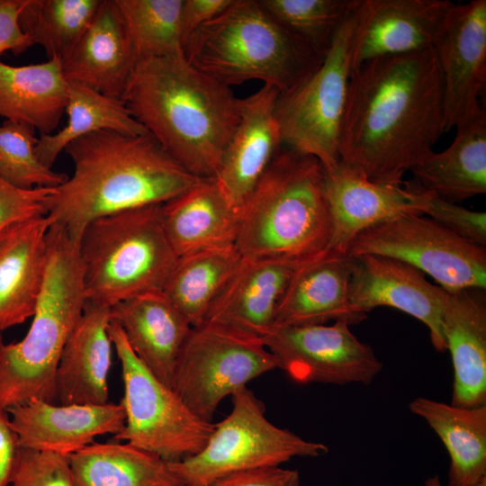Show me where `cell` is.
I'll return each instance as SVG.
<instances>
[{"mask_svg": "<svg viewBox=\"0 0 486 486\" xmlns=\"http://www.w3.org/2000/svg\"><path fill=\"white\" fill-rule=\"evenodd\" d=\"M446 132L443 77L433 48L370 59L351 72L340 162L400 185Z\"/></svg>", "mask_w": 486, "mask_h": 486, "instance_id": "obj_1", "label": "cell"}, {"mask_svg": "<svg viewBox=\"0 0 486 486\" xmlns=\"http://www.w3.org/2000/svg\"><path fill=\"white\" fill-rule=\"evenodd\" d=\"M73 173L47 200L51 223L77 238L97 218L164 204L197 183L148 132L100 130L68 143Z\"/></svg>", "mask_w": 486, "mask_h": 486, "instance_id": "obj_2", "label": "cell"}, {"mask_svg": "<svg viewBox=\"0 0 486 486\" xmlns=\"http://www.w3.org/2000/svg\"><path fill=\"white\" fill-rule=\"evenodd\" d=\"M186 171L213 177L239 120V99L184 57L138 61L122 97Z\"/></svg>", "mask_w": 486, "mask_h": 486, "instance_id": "obj_3", "label": "cell"}, {"mask_svg": "<svg viewBox=\"0 0 486 486\" xmlns=\"http://www.w3.org/2000/svg\"><path fill=\"white\" fill-rule=\"evenodd\" d=\"M331 236L322 164L282 148L239 210L236 248L245 258L303 263L323 253Z\"/></svg>", "mask_w": 486, "mask_h": 486, "instance_id": "obj_4", "label": "cell"}, {"mask_svg": "<svg viewBox=\"0 0 486 486\" xmlns=\"http://www.w3.org/2000/svg\"><path fill=\"white\" fill-rule=\"evenodd\" d=\"M78 238L51 223L43 285L26 335L15 343L0 338V407L32 399L56 400V371L63 348L86 303Z\"/></svg>", "mask_w": 486, "mask_h": 486, "instance_id": "obj_5", "label": "cell"}, {"mask_svg": "<svg viewBox=\"0 0 486 486\" xmlns=\"http://www.w3.org/2000/svg\"><path fill=\"white\" fill-rule=\"evenodd\" d=\"M183 52L191 65L227 86L260 80L280 94L301 84L325 58L256 0H234L186 39Z\"/></svg>", "mask_w": 486, "mask_h": 486, "instance_id": "obj_6", "label": "cell"}, {"mask_svg": "<svg viewBox=\"0 0 486 486\" xmlns=\"http://www.w3.org/2000/svg\"><path fill=\"white\" fill-rule=\"evenodd\" d=\"M161 207L126 210L85 226L78 252L86 301L112 308L163 291L178 256L166 235Z\"/></svg>", "mask_w": 486, "mask_h": 486, "instance_id": "obj_7", "label": "cell"}, {"mask_svg": "<svg viewBox=\"0 0 486 486\" xmlns=\"http://www.w3.org/2000/svg\"><path fill=\"white\" fill-rule=\"evenodd\" d=\"M232 410L193 456L168 462L184 486H211L233 473L278 466L296 456L326 454V445L281 428L266 417L264 404L247 389L232 396Z\"/></svg>", "mask_w": 486, "mask_h": 486, "instance_id": "obj_8", "label": "cell"}, {"mask_svg": "<svg viewBox=\"0 0 486 486\" xmlns=\"http://www.w3.org/2000/svg\"><path fill=\"white\" fill-rule=\"evenodd\" d=\"M108 332L122 366L124 427L113 437L177 462L205 446L215 424L194 413L174 389L159 381L138 358L121 327L110 320Z\"/></svg>", "mask_w": 486, "mask_h": 486, "instance_id": "obj_9", "label": "cell"}, {"mask_svg": "<svg viewBox=\"0 0 486 486\" xmlns=\"http://www.w3.org/2000/svg\"><path fill=\"white\" fill-rule=\"evenodd\" d=\"M354 24L352 14L321 65L301 84L279 94L275 104L283 144L316 158L326 171L340 162V132L352 72Z\"/></svg>", "mask_w": 486, "mask_h": 486, "instance_id": "obj_10", "label": "cell"}, {"mask_svg": "<svg viewBox=\"0 0 486 486\" xmlns=\"http://www.w3.org/2000/svg\"><path fill=\"white\" fill-rule=\"evenodd\" d=\"M275 368L261 338L203 322L192 328L180 352L173 389L194 413L212 422L224 398Z\"/></svg>", "mask_w": 486, "mask_h": 486, "instance_id": "obj_11", "label": "cell"}, {"mask_svg": "<svg viewBox=\"0 0 486 486\" xmlns=\"http://www.w3.org/2000/svg\"><path fill=\"white\" fill-rule=\"evenodd\" d=\"M350 256L392 257L429 274L447 292L486 288V250L453 234L428 217L400 215L360 232Z\"/></svg>", "mask_w": 486, "mask_h": 486, "instance_id": "obj_12", "label": "cell"}, {"mask_svg": "<svg viewBox=\"0 0 486 486\" xmlns=\"http://www.w3.org/2000/svg\"><path fill=\"white\" fill-rule=\"evenodd\" d=\"M349 326L338 320L331 325L276 327L262 340L276 368L296 382L368 385L382 370V363Z\"/></svg>", "mask_w": 486, "mask_h": 486, "instance_id": "obj_13", "label": "cell"}, {"mask_svg": "<svg viewBox=\"0 0 486 486\" xmlns=\"http://www.w3.org/2000/svg\"><path fill=\"white\" fill-rule=\"evenodd\" d=\"M353 258L348 302L357 320L361 322L380 306L400 310L425 324L434 348L446 352L443 315L447 291L433 285L422 272L402 261L377 255Z\"/></svg>", "mask_w": 486, "mask_h": 486, "instance_id": "obj_14", "label": "cell"}, {"mask_svg": "<svg viewBox=\"0 0 486 486\" xmlns=\"http://www.w3.org/2000/svg\"><path fill=\"white\" fill-rule=\"evenodd\" d=\"M444 86L446 132L483 106L486 83V1L454 4L434 42Z\"/></svg>", "mask_w": 486, "mask_h": 486, "instance_id": "obj_15", "label": "cell"}, {"mask_svg": "<svg viewBox=\"0 0 486 486\" xmlns=\"http://www.w3.org/2000/svg\"><path fill=\"white\" fill-rule=\"evenodd\" d=\"M325 194L332 220L326 250L346 254L363 230L400 215H424L432 193L419 185L377 184L339 162L325 170Z\"/></svg>", "mask_w": 486, "mask_h": 486, "instance_id": "obj_16", "label": "cell"}, {"mask_svg": "<svg viewBox=\"0 0 486 486\" xmlns=\"http://www.w3.org/2000/svg\"><path fill=\"white\" fill-rule=\"evenodd\" d=\"M454 5L449 0H358L352 70L373 58L433 48Z\"/></svg>", "mask_w": 486, "mask_h": 486, "instance_id": "obj_17", "label": "cell"}, {"mask_svg": "<svg viewBox=\"0 0 486 486\" xmlns=\"http://www.w3.org/2000/svg\"><path fill=\"white\" fill-rule=\"evenodd\" d=\"M280 92L264 85L239 99V120L213 176L220 190L238 211L272 160L283 140L275 116Z\"/></svg>", "mask_w": 486, "mask_h": 486, "instance_id": "obj_18", "label": "cell"}, {"mask_svg": "<svg viewBox=\"0 0 486 486\" xmlns=\"http://www.w3.org/2000/svg\"><path fill=\"white\" fill-rule=\"evenodd\" d=\"M6 410L22 448L67 456L99 436H114L125 423L121 403L56 405L32 399Z\"/></svg>", "mask_w": 486, "mask_h": 486, "instance_id": "obj_19", "label": "cell"}, {"mask_svg": "<svg viewBox=\"0 0 486 486\" xmlns=\"http://www.w3.org/2000/svg\"><path fill=\"white\" fill-rule=\"evenodd\" d=\"M302 264L242 257L203 322L262 339L273 328L280 300Z\"/></svg>", "mask_w": 486, "mask_h": 486, "instance_id": "obj_20", "label": "cell"}, {"mask_svg": "<svg viewBox=\"0 0 486 486\" xmlns=\"http://www.w3.org/2000/svg\"><path fill=\"white\" fill-rule=\"evenodd\" d=\"M60 61L67 81L122 97L137 58L115 0H101L91 23Z\"/></svg>", "mask_w": 486, "mask_h": 486, "instance_id": "obj_21", "label": "cell"}, {"mask_svg": "<svg viewBox=\"0 0 486 486\" xmlns=\"http://www.w3.org/2000/svg\"><path fill=\"white\" fill-rule=\"evenodd\" d=\"M50 224L41 215L0 233V331L33 315L45 278Z\"/></svg>", "mask_w": 486, "mask_h": 486, "instance_id": "obj_22", "label": "cell"}, {"mask_svg": "<svg viewBox=\"0 0 486 486\" xmlns=\"http://www.w3.org/2000/svg\"><path fill=\"white\" fill-rule=\"evenodd\" d=\"M111 308L86 301L56 371L60 404H105L112 343L108 332Z\"/></svg>", "mask_w": 486, "mask_h": 486, "instance_id": "obj_23", "label": "cell"}, {"mask_svg": "<svg viewBox=\"0 0 486 486\" xmlns=\"http://www.w3.org/2000/svg\"><path fill=\"white\" fill-rule=\"evenodd\" d=\"M353 265V256L329 250L302 263L280 300L273 328L338 320L359 323L348 302Z\"/></svg>", "mask_w": 486, "mask_h": 486, "instance_id": "obj_24", "label": "cell"}, {"mask_svg": "<svg viewBox=\"0 0 486 486\" xmlns=\"http://www.w3.org/2000/svg\"><path fill=\"white\" fill-rule=\"evenodd\" d=\"M111 320L145 366L173 389L176 363L193 327L163 292L118 302L111 308Z\"/></svg>", "mask_w": 486, "mask_h": 486, "instance_id": "obj_25", "label": "cell"}, {"mask_svg": "<svg viewBox=\"0 0 486 486\" xmlns=\"http://www.w3.org/2000/svg\"><path fill=\"white\" fill-rule=\"evenodd\" d=\"M443 333L454 370L451 404L464 408L485 406V289L447 292Z\"/></svg>", "mask_w": 486, "mask_h": 486, "instance_id": "obj_26", "label": "cell"}, {"mask_svg": "<svg viewBox=\"0 0 486 486\" xmlns=\"http://www.w3.org/2000/svg\"><path fill=\"white\" fill-rule=\"evenodd\" d=\"M161 212L166 235L178 257L236 243L239 212L214 177L201 178L162 204Z\"/></svg>", "mask_w": 486, "mask_h": 486, "instance_id": "obj_27", "label": "cell"}, {"mask_svg": "<svg viewBox=\"0 0 486 486\" xmlns=\"http://www.w3.org/2000/svg\"><path fill=\"white\" fill-rule=\"evenodd\" d=\"M455 128L445 150L433 151L410 170L422 189L454 203L486 193L485 108Z\"/></svg>", "mask_w": 486, "mask_h": 486, "instance_id": "obj_28", "label": "cell"}, {"mask_svg": "<svg viewBox=\"0 0 486 486\" xmlns=\"http://www.w3.org/2000/svg\"><path fill=\"white\" fill-rule=\"evenodd\" d=\"M68 101L61 61L13 66L0 60V116L25 123L40 134L59 124Z\"/></svg>", "mask_w": 486, "mask_h": 486, "instance_id": "obj_29", "label": "cell"}, {"mask_svg": "<svg viewBox=\"0 0 486 486\" xmlns=\"http://www.w3.org/2000/svg\"><path fill=\"white\" fill-rule=\"evenodd\" d=\"M409 407L445 445L448 486H469L486 477V405L464 408L418 397Z\"/></svg>", "mask_w": 486, "mask_h": 486, "instance_id": "obj_30", "label": "cell"}, {"mask_svg": "<svg viewBox=\"0 0 486 486\" xmlns=\"http://www.w3.org/2000/svg\"><path fill=\"white\" fill-rule=\"evenodd\" d=\"M68 462L76 486H184L168 462L128 443H96Z\"/></svg>", "mask_w": 486, "mask_h": 486, "instance_id": "obj_31", "label": "cell"}, {"mask_svg": "<svg viewBox=\"0 0 486 486\" xmlns=\"http://www.w3.org/2000/svg\"><path fill=\"white\" fill-rule=\"evenodd\" d=\"M241 259L235 245L181 256L162 292L190 325L197 327L203 323Z\"/></svg>", "mask_w": 486, "mask_h": 486, "instance_id": "obj_32", "label": "cell"}, {"mask_svg": "<svg viewBox=\"0 0 486 486\" xmlns=\"http://www.w3.org/2000/svg\"><path fill=\"white\" fill-rule=\"evenodd\" d=\"M67 124L55 133L40 134L36 153L42 164L52 168L66 146L85 135L113 130L130 135L147 133L131 115L122 98L104 94L74 81H68Z\"/></svg>", "mask_w": 486, "mask_h": 486, "instance_id": "obj_33", "label": "cell"}, {"mask_svg": "<svg viewBox=\"0 0 486 486\" xmlns=\"http://www.w3.org/2000/svg\"><path fill=\"white\" fill-rule=\"evenodd\" d=\"M101 0H25L22 31L50 58H64L91 23Z\"/></svg>", "mask_w": 486, "mask_h": 486, "instance_id": "obj_34", "label": "cell"}, {"mask_svg": "<svg viewBox=\"0 0 486 486\" xmlns=\"http://www.w3.org/2000/svg\"><path fill=\"white\" fill-rule=\"evenodd\" d=\"M138 61L181 58L183 0H115Z\"/></svg>", "mask_w": 486, "mask_h": 486, "instance_id": "obj_35", "label": "cell"}, {"mask_svg": "<svg viewBox=\"0 0 486 486\" xmlns=\"http://www.w3.org/2000/svg\"><path fill=\"white\" fill-rule=\"evenodd\" d=\"M282 26L325 57L358 0H258Z\"/></svg>", "mask_w": 486, "mask_h": 486, "instance_id": "obj_36", "label": "cell"}, {"mask_svg": "<svg viewBox=\"0 0 486 486\" xmlns=\"http://www.w3.org/2000/svg\"><path fill=\"white\" fill-rule=\"evenodd\" d=\"M25 123L4 121L0 124V176L21 189L54 188L68 178L40 162L36 153L38 138Z\"/></svg>", "mask_w": 486, "mask_h": 486, "instance_id": "obj_37", "label": "cell"}, {"mask_svg": "<svg viewBox=\"0 0 486 486\" xmlns=\"http://www.w3.org/2000/svg\"><path fill=\"white\" fill-rule=\"evenodd\" d=\"M11 486H76L67 455L22 448Z\"/></svg>", "mask_w": 486, "mask_h": 486, "instance_id": "obj_38", "label": "cell"}, {"mask_svg": "<svg viewBox=\"0 0 486 486\" xmlns=\"http://www.w3.org/2000/svg\"><path fill=\"white\" fill-rule=\"evenodd\" d=\"M453 234L485 248L486 213L471 211L431 194L426 213Z\"/></svg>", "mask_w": 486, "mask_h": 486, "instance_id": "obj_39", "label": "cell"}, {"mask_svg": "<svg viewBox=\"0 0 486 486\" xmlns=\"http://www.w3.org/2000/svg\"><path fill=\"white\" fill-rule=\"evenodd\" d=\"M52 189H21L0 176V233L16 222L47 215V200Z\"/></svg>", "mask_w": 486, "mask_h": 486, "instance_id": "obj_40", "label": "cell"}, {"mask_svg": "<svg viewBox=\"0 0 486 486\" xmlns=\"http://www.w3.org/2000/svg\"><path fill=\"white\" fill-rule=\"evenodd\" d=\"M25 0H0V56L11 51L19 55L33 44L19 22Z\"/></svg>", "mask_w": 486, "mask_h": 486, "instance_id": "obj_41", "label": "cell"}, {"mask_svg": "<svg viewBox=\"0 0 486 486\" xmlns=\"http://www.w3.org/2000/svg\"><path fill=\"white\" fill-rule=\"evenodd\" d=\"M211 486H301L297 470L269 466L226 476Z\"/></svg>", "mask_w": 486, "mask_h": 486, "instance_id": "obj_42", "label": "cell"}, {"mask_svg": "<svg viewBox=\"0 0 486 486\" xmlns=\"http://www.w3.org/2000/svg\"><path fill=\"white\" fill-rule=\"evenodd\" d=\"M234 0H183L181 32L186 39L203 24L223 13Z\"/></svg>", "mask_w": 486, "mask_h": 486, "instance_id": "obj_43", "label": "cell"}, {"mask_svg": "<svg viewBox=\"0 0 486 486\" xmlns=\"http://www.w3.org/2000/svg\"><path fill=\"white\" fill-rule=\"evenodd\" d=\"M20 449L8 412L0 407V486L10 485Z\"/></svg>", "mask_w": 486, "mask_h": 486, "instance_id": "obj_44", "label": "cell"}, {"mask_svg": "<svg viewBox=\"0 0 486 486\" xmlns=\"http://www.w3.org/2000/svg\"><path fill=\"white\" fill-rule=\"evenodd\" d=\"M425 486H443V485L440 482L439 477L437 475H434L432 477H429L425 482Z\"/></svg>", "mask_w": 486, "mask_h": 486, "instance_id": "obj_45", "label": "cell"}, {"mask_svg": "<svg viewBox=\"0 0 486 486\" xmlns=\"http://www.w3.org/2000/svg\"><path fill=\"white\" fill-rule=\"evenodd\" d=\"M469 486H486V477Z\"/></svg>", "mask_w": 486, "mask_h": 486, "instance_id": "obj_46", "label": "cell"}]
</instances>
